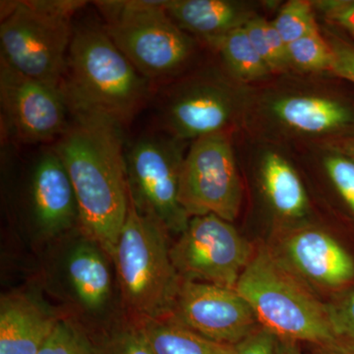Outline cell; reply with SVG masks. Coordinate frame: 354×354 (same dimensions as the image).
<instances>
[{
    "mask_svg": "<svg viewBox=\"0 0 354 354\" xmlns=\"http://www.w3.org/2000/svg\"><path fill=\"white\" fill-rule=\"evenodd\" d=\"M69 109L68 127L53 147L75 191L81 234L111 257L129 205L123 125L95 109Z\"/></svg>",
    "mask_w": 354,
    "mask_h": 354,
    "instance_id": "6da1fadb",
    "label": "cell"
},
{
    "mask_svg": "<svg viewBox=\"0 0 354 354\" xmlns=\"http://www.w3.org/2000/svg\"><path fill=\"white\" fill-rule=\"evenodd\" d=\"M329 310L337 342L344 353L354 354V290L329 305Z\"/></svg>",
    "mask_w": 354,
    "mask_h": 354,
    "instance_id": "4316f807",
    "label": "cell"
},
{
    "mask_svg": "<svg viewBox=\"0 0 354 354\" xmlns=\"http://www.w3.org/2000/svg\"><path fill=\"white\" fill-rule=\"evenodd\" d=\"M94 344L97 354H153L141 330L130 321L109 330Z\"/></svg>",
    "mask_w": 354,
    "mask_h": 354,
    "instance_id": "484cf974",
    "label": "cell"
},
{
    "mask_svg": "<svg viewBox=\"0 0 354 354\" xmlns=\"http://www.w3.org/2000/svg\"><path fill=\"white\" fill-rule=\"evenodd\" d=\"M348 158H353L354 160V142L348 146Z\"/></svg>",
    "mask_w": 354,
    "mask_h": 354,
    "instance_id": "d6a6232c",
    "label": "cell"
},
{
    "mask_svg": "<svg viewBox=\"0 0 354 354\" xmlns=\"http://www.w3.org/2000/svg\"><path fill=\"white\" fill-rule=\"evenodd\" d=\"M36 297L25 292L0 300V354H39L59 321Z\"/></svg>",
    "mask_w": 354,
    "mask_h": 354,
    "instance_id": "2e32d148",
    "label": "cell"
},
{
    "mask_svg": "<svg viewBox=\"0 0 354 354\" xmlns=\"http://www.w3.org/2000/svg\"><path fill=\"white\" fill-rule=\"evenodd\" d=\"M279 354H300V353L295 342L283 341V344H279Z\"/></svg>",
    "mask_w": 354,
    "mask_h": 354,
    "instance_id": "1f68e13d",
    "label": "cell"
},
{
    "mask_svg": "<svg viewBox=\"0 0 354 354\" xmlns=\"http://www.w3.org/2000/svg\"><path fill=\"white\" fill-rule=\"evenodd\" d=\"M327 17L351 32L354 37V0L318 2Z\"/></svg>",
    "mask_w": 354,
    "mask_h": 354,
    "instance_id": "4dcf8cb0",
    "label": "cell"
},
{
    "mask_svg": "<svg viewBox=\"0 0 354 354\" xmlns=\"http://www.w3.org/2000/svg\"><path fill=\"white\" fill-rule=\"evenodd\" d=\"M135 325L153 354H230L234 346L209 341L169 317Z\"/></svg>",
    "mask_w": 354,
    "mask_h": 354,
    "instance_id": "ffe728a7",
    "label": "cell"
},
{
    "mask_svg": "<svg viewBox=\"0 0 354 354\" xmlns=\"http://www.w3.org/2000/svg\"><path fill=\"white\" fill-rule=\"evenodd\" d=\"M325 167L335 189L354 213V160L342 156H330Z\"/></svg>",
    "mask_w": 354,
    "mask_h": 354,
    "instance_id": "83f0119b",
    "label": "cell"
},
{
    "mask_svg": "<svg viewBox=\"0 0 354 354\" xmlns=\"http://www.w3.org/2000/svg\"><path fill=\"white\" fill-rule=\"evenodd\" d=\"M288 57L290 64L307 71H330L332 66V48L318 29L288 44Z\"/></svg>",
    "mask_w": 354,
    "mask_h": 354,
    "instance_id": "603a6c76",
    "label": "cell"
},
{
    "mask_svg": "<svg viewBox=\"0 0 354 354\" xmlns=\"http://www.w3.org/2000/svg\"><path fill=\"white\" fill-rule=\"evenodd\" d=\"M244 29L270 71L281 70L290 64L288 46L272 22L253 18L244 25Z\"/></svg>",
    "mask_w": 354,
    "mask_h": 354,
    "instance_id": "7402d4cb",
    "label": "cell"
},
{
    "mask_svg": "<svg viewBox=\"0 0 354 354\" xmlns=\"http://www.w3.org/2000/svg\"><path fill=\"white\" fill-rule=\"evenodd\" d=\"M111 260L99 244L82 234L64 254L62 272L67 292L88 315H104L113 302Z\"/></svg>",
    "mask_w": 354,
    "mask_h": 354,
    "instance_id": "5bb4252c",
    "label": "cell"
},
{
    "mask_svg": "<svg viewBox=\"0 0 354 354\" xmlns=\"http://www.w3.org/2000/svg\"><path fill=\"white\" fill-rule=\"evenodd\" d=\"M255 249L230 221L215 215L192 216L171 247L181 281L235 288Z\"/></svg>",
    "mask_w": 354,
    "mask_h": 354,
    "instance_id": "ba28073f",
    "label": "cell"
},
{
    "mask_svg": "<svg viewBox=\"0 0 354 354\" xmlns=\"http://www.w3.org/2000/svg\"><path fill=\"white\" fill-rule=\"evenodd\" d=\"M234 114V101L227 88L208 79L184 82L165 100L162 123L172 138H201L225 132Z\"/></svg>",
    "mask_w": 354,
    "mask_h": 354,
    "instance_id": "4fadbf2b",
    "label": "cell"
},
{
    "mask_svg": "<svg viewBox=\"0 0 354 354\" xmlns=\"http://www.w3.org/2000/svg\"><path fill=\"white\" fill-rule=\"evenodd\" d=\"M209 44L220 53L227 68L239 80L250 82L271 73L254 48L244 26L232 30Z\"/></svg>",
    "mask_w": 354,
    "mask_h": 354,
    "instance_id": "44dd1931",
    "label": "cell"
},
{
    "mask_svg": "<svg viewBox=\"0 0 354 354\" xmlns=\"http://www.w3.org/2000/svg\"><path fill=\"white\" fill-rule=\"evenodd\" d=\"M169 235L160 223L140 213L129 197L127 220L111 258L121 306L130 322L171 315L181 279L172 265Z\"/></svg>",
    "mask_w": 354,
    "mask_h": 354,
    "instance_id": "277c9868",
    "label": "cell"
},
{
    "mask_svg": "<svg viewBox=\"0 0 354 354\" xmlns=\"http://www.w3.org/2000/svg\"><path fill=\"white\" fill-rule=\"evenodd\" d=\"M125 158L128 193L137 209L169 234H183L190 216L179 202L184 160L179 140L146 134L132 144Z\"/></svg>",
    "mask_w": 354,
    "mask_h": 354,
    "instance_id": "52a82bcc",
    "label": "cell"
},
{
    "mask_svg": "<svg viewBox=\"0 0 354 354\" xmlns=\"http://www.w3.org/2000/svg\"><path fill=\"white\" fill-rule=\"evenodd\" d=\"M279 339L269 330L261 327L232 346L230 354H279Z\"/></svg>",
    "mask_w": 354,
    "mask_h": 354,
    "instance_id": "f1b7e54d",
    "label": "cell"
},
{
    "mask_svg": "<svg viewBox=\"0 0 354 354\" xmlns=\"http://www.w3.org/2000/svg\"><path fill=\"white\" fill-rule=\"evenodd\" d=\"M235 290L251 305L260 325L281 341L330 348L337 342L329 305L323 304L270 249L255 250Z\"/></svg>",
    "mask_w": 354,
    "mask_h": 354,
    "instance_id": "3957f363",
    "label": "cell"
},
{
    "mask_svg": "<svg viewBox=\"0 0 354 354\" xmlns=\"http://www.w3.org/2000/svg\"><path fill=\"white\" fill-rule=\"evenodd\" d=\"M165 2H94L109 36L151 84L174 75L194 53V41L171 19Z\"/></svg>",
    "mask_w": 354,
    "mask_h": 354,
    "instance_id": "8992f818",
    "label": "cell"
},
{
    "mask_svg": "<svg viewBox=\"0 0 354 354\" xmlns=\"http://www.w3.org/2000/svg\"><path fill=\"white\" fill-rule=\"evenodd\" d=\"M2 122L25 144L57 141L68 127L70 109L60 87L21 73L0 59Z\"/></svg>",
    "mask_w": 354,
    "mask_h": 354,
    "instance_id": "30bf717a",
    "label": "cell"
},
{
    "mask_svg": "<svg viewBox=\"0 0 354 354\" xmlns=\"http://www.w3.org/2000/svg\"><path fill=\"white\" fill-rule=\"evenodd\" d=\"M169 318L218 344L234 346L262 327L235 288L181 281Z\"/></svg>",
    "mask_w": 354,
    "mask_h": 354,
    "instance_id": "8fae6325",
    "label": "cell"
},
{
    "mask_svg": "<svg viewBox=\"0 0 354 354\" xmlns=\"http://www.w3.org/2000/svg\"><path fill=\"white\" fill-rule=\"evenodd\" d=\"M286 264L301 279L324 288H341L354 279V260L330 234L315 228L297 230L286 237Z\"/></svg>",
    "mask_w": 354,
    "mask_h": 354,
    "instance_id": "9a60e30c",
    "label": "cell"
},
{
    "mask_svg": "<svg viewBox=\"0 0 354 354\" xmlns=\"http://www.w3.org/2000/svg\"><path fill=\"white\" fill-rule=\"evenodd\" d=\"M165 10L184 32L208 44L250 20L241 4L227 0H174L165 2Z\"/></svg>",
    "mask_w": 354,
    "mask_h": 354,
    "instance_id": "e0dca14e",
    "label": "cell"
},
{
    "mask_svg": "<svg viewBox=\"0 0 354 354\" xmlns=\"http://www.w3.org/2000/svg\"><path fill=\"white\" fill-rule=\"evenodd\" d=\"M151 86L104 24L88 20L74 25L62 84L69 106L101 111L125 125L145 106Z\"/></svg>",
    "mask_w": 354,
    "mask_h": 354,
    "instance_id": "7a4b0ae2",
    "label": "cell"
},
{
    "mask_svg": "<svg viewBox=\"0 0 354 354\" xmlns=\"http://www.w3.org/2000/svg\"><path fill=\"white\" fill-rule=\"evenodd\" d=\"M179 202L190 218L215 215L232 223L239 216L242 187L227 133L194 140L181 167Z\"/></svg>",
    "mask_w": 354,
    "mask_h": 354,
    "instance_id": "9c48e42d",
    "label": "cell"
},
{
    "mask_svg": "<svg viewBox=\"0 0 354 354\" xmlns=\"http://www.w3.org/2000/svg\"><path fill=\"white\" fill-rule=\"evenodd\" d=\"M272 23L286 46L318 29L314 19L312 3L304 0L288 2Z\"/></svg>",
    "mask_w": 354,
    "mask_h": 354,
    "instance_id": "cb8c5ba5",
    "label": "cell"
},
{
    "mask_svg": "<svg viewBox=\"0 0 354 354\" xmlns=\"http://www.w3.org/2000/svg\"><path fill=\"white\" fill-rule=\"evenodd\" d=\"M329 44L333 51L330 72L354 84V44L337 39Z\"/></svg>",
    "mask_w": 354,
    "mask_h": 354,
    "instance_id": "f546056e",
    "label": "cell"
},
{
    "mask_svg": "<svg viewBox=\"0 0 354 354\" xmlns=\"http://www.w3.org/2000/svg\"><path fill=\"white\" fill-rule=\"evenodd\" d=\"M81 0H22L1 4V59L21 73L62 88Z\"/></svg>",
    "mask_w": 354,
    "mask_h": 354,
    "instance_id": "5b68a950",
    "label": "cell"
},
{
    "mask_svg": "<svg viewBox=\"0 0 354 354\" xmlns=\"http://www.w3.org/2000/svg\"><path fill=\"white\" fill-rule=\"evenodd\" d=\"M27 193L32 225L44 239H58L79 227L75 191L53 146L41 150L32 162Z\"/></svg>",
    "mask_w": 354,
    "mask_h": 354,
    "instance_id": "7c38bea8",
    "label": "cell"
},
{
    "mask_svg": "<svg viewBox=\"0 0 354 354\" xmlns=\"http://www.w3.org/2000/svg\"><path fill=\"white\" fill-rule=\"evenodd\" d=\"M261 179L268 201L279 216L299 218L306 214L308 199L304 184L286 158L277 153H267Z\"/></svg>",
    "mask_w": 354,
    "mask_h": 354,
    "instance_id": "d6986e66",
    "label": "cell"
},
{
    "mask_svg": "<svg viewBox=\"0 0 354 354\" xmlns=\"http://www.w3.org/2000/svg\"><path fill=\"white\" fill-rule=\"evenodd\" d=\"M274 116L286 127L307 134L335 131L351 120L348 109L339 102L314 95H291L274 102Z\"/></svg>",
    "mask_w": 354,
    "mask_h": 354,
    "instance_id": "ac0fdd59",
    "label": "cell"
},
{
    "mask_svg": "<svg viewBox=\"0 0 354 354\" xmlns=\"http://www.w3.org/2000/svg\"><path fill=\"white\" fill-rule=\"evenodd\" d=\"M39 354H97L95 344L75 323L58 322Z\"/></svg>",
    "mask_w": 354,
    "mask_h": 354,
    "instance_id": "d4e9b609",
    "label": "cell"
}]
</instances>
